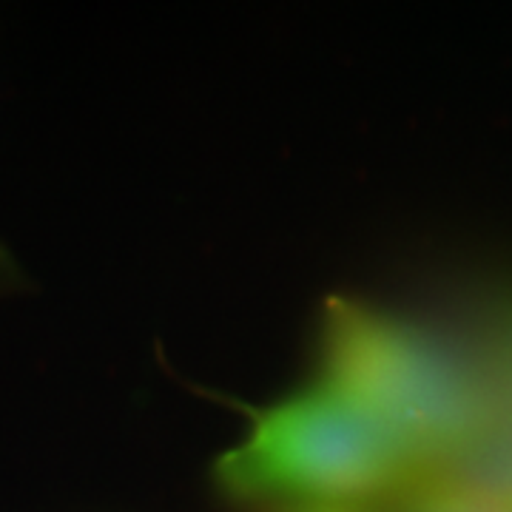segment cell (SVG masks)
Segmentation results:
<instances>
[{
  "mask_svg": "<svg viewBox=\"0 0 512 512\" xmlns=\"http://www.w3.org/2000/svg\"><path fill=\"white\" fill-rule=\"evenodd\" d=\"M282 512H370L362 504H299Z\"/></svg>",
  "mask_w": 512,
  "mask_h": 512,
  "instance_id": "4",
  "label": "cell"
},
{
  "mask_svg": "<svg viewBox=\"0 0 512 512\" xmlns=\"http://www.w3.org/2000/svg\"><path fill=\"white\" fill-rule=\"evenodd\" d=\"M15 274V262L9 259V254L3 251V245H0V276H12Z\"/></svg>",
  "mask_w": 512,
  "mask_h": 512,
  "instance_id": "5",
  "label": "cell"
},
{
  "mask_svg": "<svg viewBox=\"0 0 512 512\" xmlns=\"http://www.w3.org/2000/svg\"><path fill=\"white\" fill-rule=\"evenodd\" d=\"M319 382L348 399L413 470L447 467L484 433L473 379L396 316L333 296L322 311Z\"/></svg>",
  "mask_w": 512,
  "mask_h": 512,
  "instance_id": "1",
  "label": "cell"
},
{
  "mask_svg": "<svg viewBox=\"0 0 512 512\" xmlns=\"http://www.w3.org/2000/svg\"><path fill=\"white\" fill-rule=\"evenodd\" d=\"M410 473L407 458L319 379L251 410L248 433L217 461L222 490L291 507L387 498Z\"/></svg>",
  "mask_w": 512,
  "mask_h": 512,
  "instance_id": "2",
  "label": "cell"
},
{
  "mask_svg": "<svg viewBox=\"0 0 512 512\" xmlns=\"http://www.w3.org/2000/svg\"><path fill=\"white\" fill-rule=\"evenodd\" d=\"M393 512H512L510 495L490 490L450 467H419L387 495Z\"/></svg>",
  "mask_w": 512,
  "mask_h": 512,
  "instance_id": "3",
  "label": "cell"
}]
</instances>
